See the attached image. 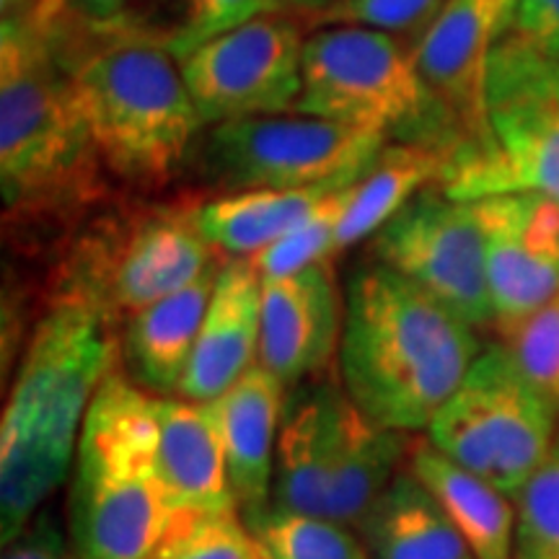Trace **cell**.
<instances>
[{"label":"cell","instance_id":"cell-13","mask_svg":"<svg viewBox=\"0 0 559 559\" xmlns=\"http://www.w3.org/2000/svg\"><path fill=\"white\" fill-rule=\"evenodd\" d=\"M485 230L495 330L502 337L559 296V205L539 192L474 200Z\"/></svg>","mask_w":559,"mask_h":559},{"label":"cell","instance_id":"cell-27","mask_svg":"<svg viewBox=\"0 0 559 559\" xmlns=\"http://www.w3.org/2000/svg\"><path fill=\"white\" fill-rule=\"evenodd\" d=\"M158 5L166 11V21L156 41L177 60L251 19L283 11L277 0H158Z\"/></svg>","mask_w":559,"mask_h":559},{"label":"cell","instance_id":"cell-1","mask_svg":"<svg viewBox=\"0 0 559 559\" xmlns=\"http://www.w3.org/2000/svg\"><path fill=\"white\" fill-rule=\"evenodd\" d=\"M115 358V324L88 300L55 296L24 349L0 425L3 544L68 477L88 404Z\"/></svg>","mask_w":559,"mask_h":559},{"label":"cell","instance_id":"cell-35","mask_svg":"<svg viewBox=\"0 0 559 559\" xmlns=\"http://www.w3.org/2000/svg\"><path fill=\"white\" fill-rule=\"evenodd\" d=\"M3 559H79V555L62 534L58 515L52 510H39L29 526L5 544Z\"/></svg>","mask_w":559,"mask_h":559},{"label":"cell","instance_id":"cell-4","mask_svg":"<svg viewBox=\"0 0 559 559\" xmlns=\"http://www.w3.org/2000/svg\"><path fill=\"white\" fill-rule=\"evenodd\" d=\"M60 52L104 169L124 185H166L190 158L202 117L181 66L138 32L83 37Z\"/></svg>","mask_w":559,"mask_h":559},{"label":"cell","instance_id":"cell-23","mask_svg":"<svg viewBox=\"0 0 559 559\" xmlns=\"http://www.w3.org/2000/svg\"><path fill=\"white\" fill-rule=\"evenodd\" d=\"M368 559H477L440 502L402 469L358 526Z\"/></svg>","mask_w":559,"mask_h":559},{"label":"cell","instance_id":"cell-34","mask_svg":"<svg viewBox=\"0 0 559 559\" xmlns=\"http://www.w3.org/2000/svg\"><path fill=\"white\" fill-rule=\"evenodd\" d=\"M508 37L559 60V0H515Z\"/></svg>","mask_w":559,"mask_h":559},{"label":"cell","instance_id":"cell-20","mask_svg":"<svg viewBox=\"0 0 559 559\" xmlns=\"http://www.w3.org/2000/svg\"><path fill=\"white\" fill-rule=\"evenodd\" d=\"M218 267L124 321L122 360L128 376L151 394H174L190 368L198 334L213 296Z\"/></svg>","mask_w":559,"mask_h":559},{"label":"cell","instance_id":"cell-31","mask_svg":"<svg viewBox=\"0 0 559 559\" xmlns=\"http://www.w3.org/2000/svg\"><path fill=\"white\" fill-rule=\"evenodd\" d=\"M521 373L559 412V296L502 337Z\"/></svg>","mask_w":559,"mask_h":559},{"label":"cell","instance_id":"cell-10","mask_svg":"<svg viewBox=\"0 0 559 559\" xmlns=\"http://www.w3.org/2000/svg\"><path fill=\"white\" fill-rule=\"evenodd\" d=\"M389 140L324 117L283 111L210 124L202 177L223 192L313 190L358 181Z\"/></svg>","mask_w":559,"mask_h":559},{"label":"cell","instance_id":"cell-36","mask_svg":"<svg viewBox=\"0 0 559 559\" xmlns=\"http://www.w3.org/2000/svg\"><path fill=\"white\" fill-rule=\"evenodd\" d=\"M62 0H3V16H16L34 26H47L58 16Z\"/></svg>","mask_w":559,"mask_h":559},{"label":"cell","instance_id":"cell-17","mask_svg":"<svg viewBox=\"0 0 559 559\" xmlns=\"http://www.w3.org/2000/svg\"><path fill=\"white\" fill-rule=\"evenodd\" d=\"M158 477L174 515L236 510L213 402L153 400Z\"/></svg>","mask_w":559,"mask_h":559},{"label":"cell","instance_id":"cell-15","mask_svg":"<svg viewBox=\"0 0 559 559\" xmlns=\"http://www.w3.org/2000/svg\"><path fill=\"white\" fill-rule=\"evenodd\" d=\"M345 298L334 283L332 262L262 277L260 366L283 386H296L330 366L340 353Z\"/></svg>","mask_w":559,"mask_h":559},{"label":"cell","instance_id":"cell-3","mask_svg":"<svg viewBox=\"0 0 559 559\" xmlns=\"http://www.w3.org/2000/svg\"><path fill=\"white\" fill-rule=\"evenodd\" d=\"M104 160L50 37L0 24V192L5 223L55 226L107 198Z\"/></svg>","mask_w":559,"mask_h":559},{"label":"cell","instance_id":"cell-9","mask_svg":"<svg viewBox=\"0 0 559 559\" xmlns=\"http://www.w3.org/2000/svg\"><path fill=\"white\" fill-rule=\"evenodd\" d=\"M557 407L531 383L506 345L474 360L456 394L430 423V443L459 466L519 498L557 438Z\"/></svg>","mask_w":559,"mask_h":559},{"label":"cell","instance_id":"cell-8","mask_svg":"<svg viewBox=\"0 0 559 559\" xmlns=\"http://www.w3.org/2000/svg\"><path fill=\"white\" fill-rule=\"evenodd\" d=\"M198 207L151 205L96 221L70 251L58 296L96 306L111 324L185 290L215 267Z\"/></svg>","mask_w":559,"mask_h":559},{"label":"cell","instance_id":"cell-32","mask_svg":"<svg viewBox=\"0 0 559 559\" xmlns=\"http://www.w3.org/2000/svg\"><path fill=\"white\" fill-rule=\"evenodd\" d=\"M445 5L449 0H337L321 19L324 24H353L396 37H419Z\"/></svg>","mask_w":559,"mask_h":559},{"label":"cell","instance_id":"cell-14","mask_svg":"<svg viewBox=\"0 0 559 559\" xmlns=\"http://www.w3.org/2000/svg\"><path fill=\"white\" fill-rule=\"evenodd\" d=\"M513 9L515 0H449L412 41L419 73L464 135L461 148L477 143L485 132L489 66L508 37Z\"/></svg>","mask_w":559,"mask_h":559},{"label":"cell","instance_id":"cell-18","mask_svg":"<svg viewBox=\"0 0 559 559\" xmlns=\"http://www.w3.org/2000/svg\"><path fill=\"white\" fill-rule=\"evenodd\" d=\"M283 389V383L257 360L213 402L226 449L230 492L243 513L267 506L272 498Z\"/></svg>","mask_w":559,"mask_h":559},{"label":"cell","instance_id":"cell-16","mask_svg":"<svg viewBox=\"0 0 559 559\" xmlns=\"http://www.w3.org/2000/svg\"><path fill=\"white\" fill-rule=\"evenodd\" d=\"M262 275L249 260L221 262L202 319L190 368L181 379V400L215 402L260 358Z\"/></svg>","mask_w":559,"mask_h":559},{"label":"cell","instance_id":"cell-12","mask_svg":"<svg viewBox=\"0 0 559 559\" xmlns=\"http://www.w3.org/2000/svg\"><path fill=\"white\" fill-rule=\"evenodd\" d=\"M306 39L283 11L251 19L179 60L202 122L221 124L296 109Z\"/></svg>","mask_w":559,"mask_h":559},{"label":"cell","instance_id":"cell-37","mask_svg":"<svg viewBox=\"0 0 559 559\" xmlns=\"http://www.w3.org/2000/svg\"><path fill=\"white\" fill-rule=\"evenodd\" d=\"M337 0H277V5L283 11L293 13H309V16H321L332 9Z\"/></svg>","mask_w":559,"mask_h":559},{"label":"cell","instance_id":"cell-19","mask_svg":"<svg viewBox=\"0 0 559 559\" xmlns=\"http://www.w3.org/2000/svg\"><path fill=\"white\" fill-rule=\"evenodd\" d=\"M342 391L313 386L290 402L277 436L272 506L330 519L334 432Z\"/></svg>","mask_w":559,"mask_h":559},{"label":"cell","instance_id":"cell-29","mask_svg":"<svg viewBox=\"0 0 559 559\" xmlns=\"http://www.w3.org/2000/svg\"><path fill=\"white\" fill-rule=\"evenodd\" d=\"M151 559H264L236 510L177 515Z\"/></svg>","mask_w":559,"mask_h":559},{"label":"cell","instance_id":"cell-21","mask_svg":"<svg viewBox=\"0 0 559 559\" xmlns=\"http://www.w3.org/2000/svg\"><path fill=\"white\" fill-rule=\"evenodd\" d=\"M409 445L407 432L383 428L342 394L334 432L330 519L347 528H358L402 472Z\"/></svg>","mask_w":559,"mask_h":559},{"label":"cell","instance_id":"cell-33","mask_svg":"<svg viewBox=\"0 0 559 559\" xmlns=\"http://www.w3.org/2000/svg\"><path fill=\"white\" fill-rule=\"evenodd\" d=\"M130 16V0H62V9L41 32H73L81 37L122 32Z\"/></svg>","mask_w":559,"mask_h":559},{"label":"cell","instance_id":"cell-30","mask_svg":"<svg viewBox=\"0 0 559 559\" xmlns=\"http://www.w3.org/2000/svg\"><path fill=\"white\" fill-rule=\"evenodd\" d=\"M515 500L513 559H559V436Z\"/></svg>","mask_w":559,"mask_h":559},{"label":"cell","instance_id":"cell-28","mask_svg":"<svg viewBox=\"0 0 559 559\" xmlns=\"http://www.w3.org/2000/svg\"><path fill=\"white\" fill-rule=\"evenodd\" d=\"M353 185L340 187V190L326 194L296 228H290L275 243H270L260 254L251 257L249 262L254 264V270L262 277H277L306 270L311 264L332 262V257L337 254V249H334V243H337V228L342 215H345Z\"/></svg>","mask_w":559,"mask_h":559},{"label":"cell","instance_id":"cell-11","mask_svg":"<svg viewBox=\"0 0 559 559\" xmlns=\"http://www.w3.org/2000/svg\"><path fill=\"white\" fill-rule=\"evenodd\" d=\"M370 257L430 293L474 330L495 326L485 230L474 202L428 187L370 239Z\"/></svg>","mask_w":559,"mask_h":559},{"label":"cell","instance_id":"cell-24","mask_svg":"<svg viewBox=\"0 0 559 559\" xmlns=\"http://www.w3.org/2000/svg\"><path fill=\"white\" fill-rule=\"evenodd\" d=\"M449 153L415 143H386L349 192L334 249L373 239L400 210L428 187H438Z\"/></svg>","mask_w":559,"mask_h":559},{"label":"cell","instance_id":"cell-5","mask_svg":"<svg viewBox=\"0 0 559 559\" xmlns=\"http://www.w3.org/2000/svg\"><path fill=\"white\" fill-rule=\"evenodd\" d=\"M153 396L111 370L88 404L70 487L79 559H151L177 515L158 477Z\"/></svg>","mask_w":559,"mask_h":559},{"label":"cell","instance_id":"cell-2","mask_svg":"<svg viewBox=\"0 0 559 559\" xmlns=\"http://www.w3.org/2000/svg\"><path fill=\"white\" fill-rule=\"evenodd\" d=\"M479 353L477 330L400 272L370 262L349 275L342 381L349 400L383 428H430Z\"/></svg>","mask_w":559,"mask_h":559},{"label":"cell","instance_id":"cell-26","mask_svg":"<svg viewBox=\"0 0 559 559\" xmlns=\"http://www.w3.org/2000/svg\"><path fill=\"white\" fill-rule=\"evenodd\" d=\"M264 559H368L353 528L332 519L290 513L272 502L243 513Z\"/></svg>","mask_w":559,"mask_h":559},{"label":"cell","instance_id":"cell-25","mask_svg":"<svg viewBox=\"0 0 559 559\" xmlns=\"http://www.w3.org/2000/svg\"><path fill=\"white\" fill-rule=\"evenodd\" d=\"M334 190L340 187L230 192L198 207V226L210 247L221 254L251 260L296 228Z\"/></svg>","mask_w":559,"mask_h":559},{"label":"cell","instance_id":"cell-22","mask_svg":"<svg viewBox=\"0 0 559 559\" xmlns=\"http://www.w3.org/2000/svg\"><path fill=\"white\" fill-rule=\"evenodd\" d=\"M407 469L430 489L477 559H513L519 513L508 495L459 466L430 440H412Z\"/></svg>","mask_w":559,"mask_h":559},{"label":"cell","instance_id":"cell-6","mask_svg":"<svg viewBox=\"0 0 559 559\" xmlns=\"http://www.w3.org/2000/svg\"><path fill=\"white\" fill-rule=\"evenodd\" d=\"M300 115L379 132L389 143L449 153L461 148L456 120L419 73L412 45L396 34L326 24L306 39Z\"/></svg>","mask_w":559,"mask_h":559},{"label":"cell","instance_id":"cell-7","mask_svg":"<svg viewBox=\"0 0 559 559\" xmlns=\"http://www.w3.org/2000/svg\"><path fill=\"white\" fill-rule=\"evenodd\" d=\"M438 187L464 202L539 192L559 205V60L513 37L500 41L485 132L453 153Z\"/></svg>","mask_w":559,"mask_h":559}]
</instances>
